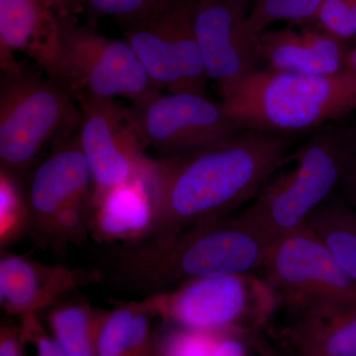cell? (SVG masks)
Wrapping results in <instances>:
<instances>
[{"label":"cell","instance_id":"6","mask_svg":"<svg viewBox=\"0 0 356 356\" xmlns=\"http://www.w3.org/2000/svg\"><path fill=\"white\" fill-rule=\"evenodd\" d=\"M76 96L58 79L21 69L2 72L0 88V165L22 181L44 145L81 119Z\"/></svg>","mask_w":356,"mask_h":356},{"label":"cell","instance_id":"27","mask_svg":"<svg viewBox=\"0 0 356 356\" xmlns=\"http://www.w3.org/2000/svg\"><path fill=\"white\" fill-rule=\"evenodd\" d=\"M313 21L325 32L344 41L356 35L350 0H324Z\"/></svg>","mask_w":356,"mask_h":356},{"label":"cell","instance_id":"22","mask_svg":"<svg viewBox=\"0 0 356 356\" xmlns=\"http://www.w3.org/2000/svg\"><path fill=\"white\" fill-rule=\"evenodd\" d=\"M324 0H252L248 25L254 34L266 31L277 21H313Z\"/></svg>","mask_w":356,"mask_h":356},{"label":"cell","instance_id":"33","mask_svg":"<svg viewBox=\"0 0 356 356\" xmlns=\"http://www.w3.org/2000/svg\"><path fill=\"white\" fill-rule=\"evenodd\" d=\"M346 67H348L351 72H355L356 74V46L348 53V60H346Z\"/></svg>","mask_w":356,"mask_h":356},{"label":"cell","instance_id":"17","mask_svg":"<svg viewBox=\"0 0 356 356\" xmlns=\"http://www.w3.org/2000/svg\"><path fill=\"white\" fill-rule=\"evenodd\" d=\"M257 54L269 69L308 76H331L346 67L350 50L344 40L322 28L297 29L287 25L280 30L257 34Z\"/></svg>","mask_w":356,"mask_h":356},{"label":"cell","instance_id":"9","mask_svg":"<svg viewBox=\"0 0 356 356\" xmlns=\"http://www.w3.org/2000/svg\"><path fill=\"white\" fill-rule=\"evenodd\" d=\"M194 0H166L153 14L124 27L154 86L170 93L207 96V74L193 25Z\"/></svg>","mask_w":356,"mask_h":356},{"label":"cell","instance_id":"35","mask_svg":"<svg viewBox=\"0 0 356 356\" xmlns=\"http://www.w3.org/2000/svg\"><path fill=\"white\" fill-rule=\"evenodd\" d=\"M236 1L241 2L243 6L250 7V0H236Z\"/></svg>","mask_w":356,"mask_h":356},{"label":"cell","instance_id":"2","mask_svg":"<svg viewBox=\"0 0 356 356\" xmlns=\"http://www.w3.org/2000/svg\"><path fill=\"white\" fill-rule=\"evenodd\" d=\"M273 243L238 215L200 225L165 243L111 250L100 269L115 291L147 298L188 281L232 274H261Z\"/></svg>","mask_w":356,"mask_h":356},{"label":"cell","instance_id":"10","mask_svg":"<svg viewBox=\"0 0 356 356\" xmlns=\"http://www.w3.org/2000/svg\"><path fill=\"white\" fill-rule=\"evenodd\" d=\"M79 143L93 178V205L122 185L144 177L146 156L132 108L114 99L79 93Z\"/></svg>","mask_w":356,"mask_h":356},{"label":"cell","instance_id":"34","mask_svg":"<svg viewBox=\"0 0 356 356\" xmlns=\"http://www.w3.org/2000/svg\"><path fill=\"white\" fill-rule=\"evenodd\" d=\"M351 8H353V15H355L356 25V0H350Z\"/></svg>","mask_w":356,"mask_h":356},{"label":"cell","instance_id":"3","mask_svg":"<svg viewBox=\"0 0 356 356\" xmlns=\"http://www.w3.org/2000/svg\"><path fill=\"white\" fill-rule=\"evenodd\" d=\"M245 130L295 136L315 130L356 109V74L331 76L257 70L222 100Z\"/></svg>","mask_w":356,"mask_h":356},{"label":"cell","instance_id":"7","mask_svg":"<svg viewBox=\"0 0 356 356\" xmlns=\"http://www.w3.org/2000/svg\"><path fill=\"white\" fill-rule=\"evenodd\" d=\"M142 301L168 324L214 332L264 329L280 306V295L261 274L199 278Z\"/></svg>","mask_w":356,"mask_h":356},{"label":"cell","instance_id":"12","mask_svg":"<svg viewBox=\"0 0 356 356\" xmlns=\"http://www.w3.org/2000/svg\"><path fill=\"white\" fill-rule=\"evenodd\" d=\"M131 108L145 144L161 156L193 151L245 130L222 102L196 93L161 92Z\"/></svg>","mask_w":356,"mask_h":356},{"label":"cell","instance_id":"20","mask_svg":"<svg viewBox=\"0 0 356 356\" xmlns=\"http://www.w3.org/2000/svg\"><path fill=\"white\" fill-rule=\"evenodd\" d=\"M356 283V210L332 196L306 222Z\"/></svg>","mask_w":356,"mask_h":356},{"label":"cell","instance_id":"28","mask_svg":"<svg viewBox=\"0 0 356 356\" xmlns=\"http://www.w3.org/2000/svg\"><path fill=\"white\" fill-rule=\"evenodd\" d=\"M153 317L140 300L131 325L128 356H152L154 334L151 325Z\"/></svg>","mask_w":356,"mask_h":356},{"label":"cell","instance_id":"36","mask_svg":"<svg viewBox=\"0 0 356 356\" xmlns=\"http://www.w3.org/2000/svg\"><path fill=\"white\" fill-rule=\"evenodd\" d=\"M283 356H298L296 355H293V353H289V351H284V353H282Z\"/></svg>","mask_w":356,"mask_h":356},{"label":"cell","instance_id":"32","mask_svg":"<svg viewBox=\"0 0 356 356\" xmlns=\"http://www.w3.org/2000/svg\"><path fill=\"white\" fill-rule=\"evenodd\" d=\"M62 19H76L83 11L81 0H42Z\"/></svg>","mask_w":356,"mask_h":356},{"label":"cell","instance_id":"5","mask_svg":"<svg viewBox=\"0 0 356 356\" xmlns=\"http://www.w3.org/2000/svg\"><path fill=\"white\" fill-rule=\"evenodd\" d=\"M27 233L35 245L60 250L86 238L92 221L93 178L77 127L20 182Z\"/></svg>","mask_w":356,"mask_h":356},{"label":"cell","instance_id":"13","mask_svg":"<svg viewBox=\"0 0 356 356\" xmlns=\"http://www.w3.org/2000/svg\"><path fill=\"white\" fill-rule=\"evenodd\" d=\"M248 9L236 0H194V31L204 69L222 100L259 70L257 34L248 27Z\"/></svg>","mask_w":356,"mask_h":356},{"label":"cell","instance_id":"23","mask_svg":"<svg viewBox=\"0 0 356 356\" xmlns=\"http://www.w3.org/2000/svg\"><path fill=\"white\" fill-rule=\"evenodd\" d=\"M138 302L122 303L113 310L103 312L96 341L97 356H128L131 325Z\"/></svg>","mask_w":356,"mask_h":356},{"label":"cell","instance_id":"19","mask_svg":"<svg viewBox=\"0 0 356 356\" xmlns=\"http://www.w3.org/2000/svg\"><path fill=\"white\" fill-rule=\"evenodd\" d=\"M103 312L83 299L60 301L49 311L51 336L67 356H97L96 341Z\"/></svg>","mask_w":356,"mask_h":356},{"label":"cell","instance_id":"15","mask_svg":"<svg viewBox=\"0 0 356 356\" xmlns=\"http://www.w3.org/2000/svg\"><path fill=\"white\" fill-rule=\"evenodd\" d=\"M287 315L281 332L287 351L298 356H356V302L280 304Z\"/></svg>","mask_w":356,"mask_h":356},{"label":"cell","instance_id":"18","mask_svg":"<svg viewBox=\"0 0 356 356\" xmlns=\"http://www.w3.org/2000/svg\"><path fill=\"white\" fill-rule=\"evenodd\" d=\"M153 208L144 177L110 192L95 208L90 231L102 242L136 245L146 240Z\"/></svg>","mask_w":356,"mask_h":356},{"label":"cell","instance_id":"1","mask_svg":"<svg viewBox=\"0 0 356 356\" xmlns=\"http://www.w3.org/2000/svg\"><path fill=\"white\" fill-rule=\"evenodd\" d=\"M294 143V136L243 130L193 151L151 159L144 181L153 224L142 243L170 242L252 202Z\"/></svg>","mask_w":356,"mask_h":356},{"label":"cell","instance_id":"30","mask_svg":"<svg viewBox=\"0 0 356 356\" xmlns=\"http://www.w3.org/2000/svg\"><path fill=\"white\" fill-rule=\"evenodd\" d=\"M21 327L25 341L33 343L37 356H67L54 337L44 331L37 315H29L22 318Z\"/></svg>","mask_w":356,"mask_h":356},{"label":"cell","instance_id":"4","mask_svg":"<svg viewBox=\"0 0 356 356\" xmlns=\"http://www.w3.org/2000/svg\"><path fill=\"white\" fill-rule=\"evenodd\" d=\"M346 128L312 136L276 168L257 197L240 213L271 243L306 224L334 196L343 178Z\"/></svg>","mask_w":356,"mask_h":356},{"label":"cell","instance_id":"25","mask_svg":"<svg viewBox=\"0 0 356 356\" xmlns=\"http://www.w3.org/2000/svg\"><path fill=\"white\" fill-rule=\"evenodd\" d=\"M166 0H81L83 11L90 17H112L124 27L147 17L165 4Z\"/></svg>","mask_w":356,"mask_h":356},{"label":"cell","instance_id":"29","mask_svg":"<svg viewBox=\"0 0 356 356\" xmlns=\"http://www.w3.org/2000/svg\"><path fill=\"white\" fill-rule=\"evenodd\" d=\"M339 197L356 210V125L346 128V156Z\"/></svg>","mask_w":356,"mask_h":356},{"label":"cell","instance_id":"31","mask_svg":"<svg viewBox=\"0 0 356 356\" xmlns=\"http://www.w3.org/2000/svg\"><path fill=\"white\" fill-rule=\"evenodd\" d=\"M26 343L21 325L2 322L0 327V356H25L23 346Z\"/></svg>","mask_w":356,"mask_h":356},{"label":"cell","instance_id":"16","mask_svg":"<svg viewBox=\"0 0 356 356\" xmlns=\"http://www.w3.org/2000/svg\"><path fill=\"white\" fill-rule=\"evenodd\" d=\"M60 23L42 0H0V65L2 72H19L14 53L25 54L57 76Z\"/></svg>","mask_w":356,"mask_h":356},{"label":"cell","instance_id":"14","mask_svg":"<svg viewBox=\"0 0 356 356\" xmlns=\"http://www.w3.org/2000/svg\"><path fill=\"white\" fill-rule=\"evenodd\" d=\"M103 281L100 269L51 266L23 255L4 254L0 259V304L8 315L22 318L55 306L79 287Z\"/></svg>","mask_w":356,"mask_h":356},{"label":"cell","instance_id":"21","mask_svg":"<svg viewBox=\"0 0 356 356\" xmlns=\"http://www.w3.org/2000/svg\"><path fill=\"white\" fill-rule=\"evenodd\" d=\"M166 324L168 327L154 334L152 356H213L222 332Z\"/></svg>","mask_w":356,"mask_h":356},{"label":"cell","instance_id":"8","mask_svg":"<svg viewBox=\"0 0 356 356\" xmlns=\"http://www.w3.org/2000/svg\"><path fill=\"white\" fill-rule=\"evenodd\" d=\"M60 23L55 79L76 96L125 98L139 106L161 92L125 39L108 38L91 24L77 25L76 19L60 18Z\"/></svg>","mask_w":356,"mask_h":356},{"label":"cell","instance_id":"26","mask_svg":"<svg viewBox=\"0 0 356 356\" xmlns=\"http://www.w3.org/2000/svg\"><path fill=\"white\" fill-rule=\"evenodd\" d=\"M264 329L222 332L213 356H283L267 339Z\"/></svg>","mask_w":356,"mask_h":356},{"label":"cell","instance_id":"24","mask_svg":"<svg viewBox=\"0 0 356 356\" xmlns=\"http://www.w3.org/2000/svg\"><path fill=\"white\" fill-rule=\"evenodd\" d=\"M27 232V212L19 182L2 172L0 175V241L1 247Z\"/></svg>","mask_w":356,"mask_h":356},{"label":"cell","instance_id":"11","mask_svg":"<svg viewBox=\"0 0 356 356\" xmlns=\"http://www.w3.org/2000/svg\"><path fill=\"white\" fill-rule=\"evenodd\" d=\"M261 275L280 304L356 302V283L306 224L273 243Z\"/></svg>","mask_w":356,"mask_h":356}]
</instances>
